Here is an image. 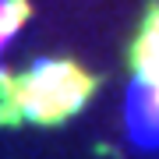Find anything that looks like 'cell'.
<instances>
[{
  "instance_id": "1",
  "label": "cell",
  "mask_w": 159,
  "mask_h": 159,
  "mask_svg": "<svg viewBox=\"0 0 159 159\" xmlns=\"http://www.w3.org/2000/svg\"><path fill=\"white\" fill-rule=\"evenodd\" d=\"M96 85V74L78 60L43 57L18 78L0 74V124H64L85 110Z\"/></svg>"
},
{
  "instance_id": "2",
  "label": "cell",
  "mask_w": 159,
  "mask_h": 159,
  "mask_svg": "<svg viewBox=\"0 0 159 159\" xmlns=\"http://www.w3.org/2000/svg\"><path fill=\"white\" fill-rule=\"evenodd\" d=\"M124 127L134 148L159 152V81L134 78L124 99Z\"/></svg>"
},
{
  "instance_id": "3",
  "label": "cell",
  "mask_w": 159,
  "mask_h": 159,
  "mask_svg": "<svg viewBox=\"0 0 159 159\" xmlns=\"http://www.w3.org/2000/svg\"><path fill=\"white\" fill-rule=\"evenodd\" d=\"M131 71H134V78L159 81V4L148 7L142 29L131 43Z\"/></svg>"
},
{
  "instance_id": "4",
  "label": "cell",
  "mask_w": 159,
  "mask_h": 159,
  "mask_svg": "<svg viewBox=\"0 0 159 159\" xmlns=\"http://www.w3.org/2000/svg\"><path fill=\"white\" fill-rule=\"evenodd\" d=\"M25 21H29V0H0V53L14 43Z\"/></svg>"
}]
</instances>
